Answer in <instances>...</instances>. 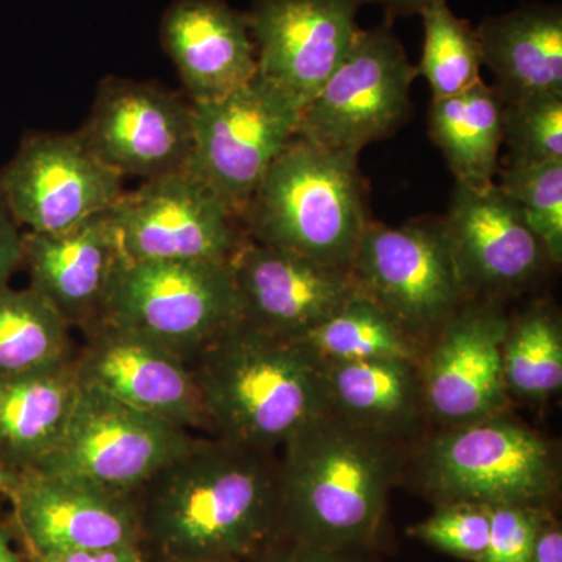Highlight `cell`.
<instances>
[{
    "label": "cell",
    "instance_id": "6da1fadb",
    "mask_svg": "<svg viewBox=\"0 0 562 562\" xmlns=\"http://www.w3.org/2000/svg\"><path fill=\"white\" fill-rule=\"evenodd\" d=\"M138 492L140 535L169 562H233L260 552L281 528L272 452L216 436L195 438Z\"/></svg>",
    "mask_w": 562,
    "mask_h": 562
},
{
    "label": "cell",
    "instance_id": "7a4b0ae2",
    "mask_svg": "<svg viewBox=\"0 0 562 562\" xmlns=\"http://www.w3.org/2000/svg\"><path fill=\"white\" fill-rule=\"evenodd\" d=\"M281 447V528L294 541L341 552L372 541L401 473L397 441L328 408Z\"/></svg>",
    "mask_w": 562,
    "mask_h": 562
},
{
    "label": "cell",
    "instance_id": "3957f363",
    "mask_svg": "<svg viewBox=\"0 0 562 562\" xmlns=\"http://www.w3.org/2000/svg\"><path fill=\"white\" fill-rule=\"evenodd\" d=\"M210 431L273 452L328 409L325 362L297 339L243 319L217 333L190 360Z\"/></svg>",
    "mask_w": 562,
    "mask_h": 562
},
{
    "label": "cell",
    "instance_id": "277c9868",
    "mask_svg": "<svg viewBox=\"0 0 562 562\" xmlns=\"http://www.w3.org/2000/svg\"><path fill=\"white\" fill-rule=\"evenodd\" d=\"M239 222L251 241L350 271L369 224L358 155L295 136L262 177Z\"/></svg>",
    "mask_w": 562,
    "mask_h": 562
},
{
    "label": "cell",
    "instance_id": "5b68a950",
    "mask_svg": "<svg viewBox=\"0 0 562 562\" xmlns=\"http://www.w3.org/2000/svg\"><path fill=\"white\" fill-rule=\"evenodd\" d=\"M414 476L441 503L542 508L558 490L560 462L543 436L501 414L432 436Z\"/></svg>",
    "mask_w": 562,
    "mask_h": 562
},
{
    "label": "cell",
    "instance_id": "8992f818",
    "mask_svg": "<svg viewBox=\"0 0 562 562\" xmlns=\"http://www.w3.org/2000/svg\"><path fill=\"white\" fill-rule=\"evenodd\" d=\"M239 316L231 265L202 261L121 260L101 314L188 362Z\"/></svg>",
    "mask_w": 562,
    "mask_h": 562
},
{
    "label": "cell",
    "instance_id": "52a82bcc",
    "mask_svg": "<svg viewBox=\"0 0 562 562\" xmlns=\"http://www.w3.org/2000/svg\"><path fill=\"white\" fill-rule=\"evenodd\" d=\"M350 272L361 294L420 346L435 338L468 302L442 220L408 222L401 227L369 222Z\"/></svg>",
    "mask_w": 562,
    "mask_h": 562
},
{
    "label": "cell",
    "instance_id": "ba28073f",
    "mask_svg": "<svg viewBox=\"0 0 562 562\" xmlns=\"http://www.w3.org/2000/svg\"><path fill=\"white\" fill-rule=\"evenodd\" d=\"M187 171L238 220L262 177L295 138L301 106L262 77L216 101L191 103Z\"/></svg>",
    "mask_w": 562,
    "mask_h": 562
},
{
    "label": "cell",
    "instance_id": "9c48e42d",
    "mask_svg": "<svg viewBox=\"0 0 562 562\" xmlns=\"http://www.w3.org/2000/svg\"><path fill=\"white\" fill-rule=\"evenodd\" d=\"M417 76L391 24L360 31L341 65L303 106L295 136L360 155L405 121Z\"/></svg>",
    "mask_w": 562,
    "mask_h": 562
},
{
    "label": "cell",
    "instance_id": "30bf717a",
    "mask_svg": "<svg viewBox=\"0 0 562 562\" xmlns=\"http://www.w3.org/2000/svg\"><path fill=\"white\" fill-rule=\"evenodd\" d=\"M194 439L187 428L81 384L60 442L35 469L135 495Z\"/></svg>",
    "mask_w": 562,
    "mask_h": 562
},
{
    "label": "cell",
    "instance_id": "8fae6325",
    "mask_svg": "<svg viewBox=\"0 0 562 562\" xmlns=\"http://www.w3.org/2000/svg\"><path fill=\"white\" fill-rule=\"evenodd\" d=\"M109 220L125 261L228 262L246 239L238 217L187 169L122 192Z\"/></svg>",
    "mask_w": 562,
    "mask_h": 562
},
{
    "label": "cell",
    "instance_id": "7c38bea8",
    "mask_svg": "<svg viewBox=\"0 0 562 562\" xmlns=\"http://www.w3.org/2000/svg\"><path fill=\"white\" fill-rule=\"evenodd\" d=\"M122 177L77 133H33L0 169V201L33 233L70 231L113 209Z\"/></svg>",
    "mask_w": 562,
    "mask_h": 562
},
{
    "label": "cell",
    "instance_id": "4fadbf2b",
    "mask_svg": "<svg viewBox=\"0 0 562 562\" xmlns=\"http://www.w3.org/2000/svg\"><path fill=\"white\" fill-rule=\"evenodd\" d=\"M77 135L122 179L184 171L192 149L191 102L160 85L109 77Z\"/></svg>",
    "mask_w": 562,
    "mask_h": 562
},
{
    "label": "cell",
    "instance_id": "5bb4252c",
    "mask_svg": "<svg viewBox=\"0 0 562 562\" xmlns=\"http://www.w3.org/2000/svg\"><path fill=\"white\" fill-rule=\"evenodd\" d=\"M508 325L495 301H468L422 355L425 413L443 428L475 424L505 412L508 390L502 346Z\"/></svg>",
    "mask_w": 562,
    "mask_h": 562
},
{
    "label": "cell",
    "instance_id": "9a60e30c",
    "mask_svg": "<svg viewBox=\"0 0 562 562\" xmlns=\"http://www.w3.org/2000/svg\"><path fill=\"white\" fill-rule=\"evenodd\" d=\"M364 0H251L258 76L303 110L357 38Z\"/></svg>",
    "mask_w": 562,
    "mask_h": 562
},
{
    "label": "cell",
    "instance_id": "2e32d148",
    "mask_svg": "<svg viewBox=\"0 0 562 562\" xmlns=\"http://www.w3.org/2000/svg\"><path fill=\"white\" fill-rule=\"evenodd\" d=\"M443 233L468 301H497L531 284L550 261L522 211L501 191L457 184Z\"/></svg>",
    "mask_w": 562,
    "mask_h": 562
},
{
    "label": "cell",
    "instance_id": "e0dca14e",
    "mask_svg": "<svg viewBox=\"0 0 562 562\" xmlns=\"http://www.w3.org/2000/svg\"><path fill=\"white\" fill-rule=\"evenodd\" d=\"M85 331L87 342L74 360L81 384L187 430H210L198 384L184 358L102 317Z\"/></svg>",
    "mask_w": 562,
    "mask_h": 562
},
{
    "label": "cell",
    "instance_id": "ac0fdd59",
    "mask_svg": "<svg viewBox=\"0 0 562 562\" xmlns=\"http://www.w3.org/2000/svg\"><path fill=\"white\" fill-rule=\"evenodd\" d=\"M32 554L138 546L135 495L76 476L29 469L9 495Z\"/></svg>",
    "mask_w": 562,
    "mask_h": 562
},
{
    "label": "cell",
    "instance_id": "d6986e66",
    "mask_svg": "<svg viewBox=\"0 0 562 562\" xmlns=\"http://www.w3.org/2000/svg\"><path fill=\"white\" fill-rule=\"evenodd\" d=\"M228 265L243 319L281 338H303L360 294L349 269L249 238Z\"/></svg>",
    "mask_w": 562,
    "mask_h": 562
},
{
    "label": "cell",
    "instance_id": "ffe728a7",
    "mask_svg": "<svg viewBox=\"0 0 562 562\" xmlns=\"http://www.w3.org/2000/svg\"><path fill=\"white\" fill-rule=\"evenodd\" d=\"M160 32L191 103L216 101L257 76L247 14L224 0H176L165 11Z\"/></svg>",
    "mask_w": 562,
    "mask_h": 562
},
{
    "label": "cell",
    "instance_id": "44dd1931",
    "mask_svg": "<svg viewBox=\"0 0 562 562\" xmlns=\"http://www.w3.org/2000/svg\"><path fill=\"white\" fill-rule=\"evenodd\" d=\"M121 261L109 213L60 233L22 235V266L31 288L47 299L70 327L101 317Z\"/></svg>",
    "mask_w": 562,
    "mask_h": 562
},
{
    "label": "cell",
    "instance_id": "7402d4cb",
    "mask_svg": "<svg viewBox=\"0 0 562 562\" xmlns=\"http://www.w3.org/2000/svg\"><path fill=\"white\" fill-rule=\"evenodd\" d=\"M482 61L494 74L502 102L562 94V11L530 3L486 18L475 29Z\"/></svg>",
    "mask_w": 562,
    "mask_h": 562
},
{
    "label": "cell",
    "instance_id": "603a6c76",
    "mask_svg": "<svg viewBox=\"0 0 562 562\" xmlns=\"http://www.w3.org/2000/svg\"><path fill=\"white\" fill-rule=\"evenodd\" d=\"M80 390L74 360L0 379V462L16 472L38 468L60 442Z\"/></svg>",
    "mask_w": 562,
    "mask_h": 562
},
{
    "label": "cell",
    "instance_id": "cb8c5ba5",
    "mask_svg": "<svg viewBox=\"0 0 562 562\" xmlns=\"http://www.w3.org/2000/svg\"><path fill=\"white\" fill-rule=\"evenodd\" d=\"M325 383L331 412L392 441L416 431L425 414L419 362H325Z\"/></svg>",
    "mask_w": 562,
    "mask_h": 562
},
{
    "label": "cell",
    "instance_id": "d4e9b609",
    "mask_svg": "<svg viewBox=\"0 0 562 562\" xmlns=\"http://www.w3.org/2000/svg\"><path fill=\"white\" fill-rule=\"evenodd\" d=\"M428 127L457 184L475 191L494 187L503 144V102L495 88L482 80L458 94L432 99Z\"/></svg>",
    "mask_w": 562,
    "mask_h": 562
},
{
    "label": "cell",
    "instance_id": "484cf974",
    "mask_svg": "<svg viewBox=\"0 0 562 562\" xmlns=\"http://www.w3.org/2000/svg\"><path fill=\"white\" fill-rule=\"evenodd\" d=\"M70 325L40 292L0 291V379L57 368L70 358Z\"/></svg>",
    "mask_w": 562,
    "mask_h": 562
},
{
    "label": "cell",
    "instance_id": "4316f807",
    "mask_svg": "<svg viewBox=\"0 0 562 562\" xmlns=\"http://www.w3.org/2000/svg\"><path fill=\"white\" fill-rule=\"evenodd\" d=\"M324 362L364 360L420 361V344L397 327L361 292L341 310L297 339Z\"/></svg>",
    "mask_w": 562,
    "mask_h": 562
},
{
    "label": "cell",
    "instance_id": "83f0119b",
    "mask_svg": "<svg viewBox=\"0 0 562 562\" xmlns=\"http://www.w3.org/2000/svg\"><path fill=\"white\" fill-rule=\"evenodd\" d=\"M506 390L542 401L561 390L562 330L557 313L538 305L509 322L502 346Z\"/></svg>",
    "mask_w": 562,
    "mask_h": 562
},
{
    "label": "cell",
    "instance_id": "f1b7e54d",
    "mask_svg": "<svg viewBox=\"0 0 562 562\" xmlns=\"http://www.w3.org/2000/svg\"><path fill=\"white\" fill-rule=\"evenodd\" d=\"M419 14L425 38L417 72L430 85L432 99L449 98L482 81V50L471 22L458 18L447 0H430Z\"/></svg>",
    "mask_w": 562,
    "mask_h": 562
},
{
    "label": "cell",
    "instance_id": "f546056e",
    "mask_svg": "<svg viewBox=\"0 0 562 562\" xmlns=\"http://www.w3.org/2000/svg\"><path fill=\"white\" fill-rule=\"evenodd\" d=\"M498 188L541 239L550 261L562 260V161L509 165L497 173Z\"/></svg>",
    "mask_w": 562,
    "mask_h": 562
},
{
    "label": "cell",
    "instance_id": "4dcf8cb0",
    "mask_svg": "<svg viewBox=\"0 0 562 562\" xmlns=\"http://www.w3.org/2000/svg\"><path fill=\"white\" fill-rule=\"evenodd\" d=\"M503 143L509 165L562 161V94H538L503 103Z\"/></svg>",
    "mask_w": 562,
    "mask_h": 562
},
{
    "label": "cell",
    "instance_id": "1f68e13d",
    "mask_svg": "<svg viewBox=\"0 0 562 562\" xmlns=\"http://www.w3.org/2000/svg\"><path fill=\"white\" fill-rule=\"evenodd\" d=\"M490 506L442 503L431 517L412 532L441 552L479 562L490 542Z\"/></svg>",
    "mask_w": 562,
    "mask_h": 562
},
{
    "label": "cell",
    "instance_id": "d6a6232c",
    "mask_svg": "<svg viewBox=\"0 0 562 562\" xmlns=\"http://www.w3.org/2000/svg\"><path fill=\"white\" fill-rule=\"evenodd\" d=\"M490 542L479 562H530L541 530L542 508L491 506Z\"/></svg>",
    "mask_w": 562,
    "mask_h": 562
},
{
    "label": "cell",
    "instance_id": "836d02e7",
    "mask_svg": "<svg viewBox=\"0 0 562 562\" xmlns=\"http://www.w3.org/2000/svg\"><path fill=\"white\" fill-rule=\"evenodd\" d=\"M22 266L20 225L0 201V291L9 288L11 276Z\"/></svg>",
    "mask_w": 562,
    "mask_h": 562
},
{
    "label": "cell",
    "instance_id": "e575fe53",
    "mask_svg": "<svg viewBox=\"0 0 562 562\" xmlns=\"http://www.w3.org/2000/svg\"><path fill=\"white\" fill-rule=\"evenodd\" d=\"M33 562H146L139 546L114 547L103 550H72L32 554Z\"/></svg>",
    "mask_w": 562,
    "mask_h": 562
},
{
    "label": "cell",
    "instance_id": "d590c367",
    "mask_svg": "<svg viewBox=\"0 0 562 562\" xmlns=\"http://www.w3.org/2000/svg\"><path fill=\"white\" fill-rule=\"evenodd\" d=\"M260 562H357L341 550H327L294 541L288 549L266 554Z\"/></svg>",
    "mask_w": 562,
    "mask_h": 562
},
{
    "label": "cell",
    "instance_id": "8d00e7d4",
    "mask_svg": "<svg viewBox=\"0 0 562 562\" xmlns=\"http://www.w3.org/2000/svg\"><path fill=\"white\" fill-rule=\"evenodd\" d=\"M530 562H562V532L558 527H541L536 536Z\"/></svg>",
    "mask_w": 562,
    "mask_h": 562
},
{
    "label": "cell",
    "instance_id": "74e56055",
    "mask_svg": "<svg viewBox=\"0 0 562 562\" xmlns=\"http://www.w3.org/2000/svg\"><path fill=\"white\" fill-rule=\"evenodd\" d=\"M366 2L380 3L391 16H412L420 13L430 0H364Z\"/></svg>",
    "mask_w": 562,
    "mask_h": 562
},
{
    "label": "cell",
    "instance_id": "f35d334b",
    "mask_svg": "<svg viewBox=\"0 0 562 562\" xmlns=\"http://www.w3.org/2000/svg\"><path fill=\"white\" fill-rule=\"evenodd\" d=\"M0 562H21L20 554L13 549L11 536L0 516Z\"/></svg>",
    "mask_w": 562,
    "mask_h": 562
},
{
    "label": "cell",
    "instance_id": "ab89813d",
    "mask_svg": "<svg viewBox=\"0 0 562 562\" xmlns=\"http://www.w3.org/2000/svg\"><path fill=\"white\" fill-rule=\"evenodd\" d=\"M18 480H20V472L13 471L9 465L0 462V495L9 497L11 491L16 486Z\"/></svg>",
    "mask_w": 562,
    "mask_h": 562
},
{
    "label": "cell",
    "instance_id": "60d3db41",
    "mask_svg": "<svg viewBox=\"0 0 562 562\" xmlns=\"http://www.w3.org/2000/svg\"><path fill=\"white\" fill-rule=\"evenodd\" d=\"M228 562H231V561H228Z\"/></svg>",
    "mask_w": 562,
    "mask_h": 562
}]
</instances>
